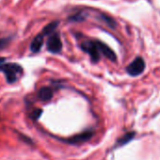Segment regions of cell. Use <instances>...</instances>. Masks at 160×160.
<instances>
[{"label": "cell", "instance_id": "obj_1", "mask_svg": "<svg viewBox=\"0 0 160 160\" xmlns=\"http://www.w3.org/2000/svg\"><path fill=\"white\" fill-rule=\"evenodd\" d=\"M0 72H4L6 76V80L9 84H12L17 81L19 76L23 72V68L16 63H8L0 64Z\"/></svg>", "mask_w": 160, "mask_h": 160}, {"label": "cell", "instance_id": "obj_2", "mask_svg": "<svg viewBox=\"0 0 160 160\" xmlns=\"http://www.w3.org/2000/svg\"><path fill=\"white\" fill-rule=\"evenodd\" d=\"M82 49L87 52L93 62H97L100 59V50L97 46L96 41H86L81 44Z\"/></svg>", "mask_w": 160, "mask_h": 160}, {"label": "cell", "instance_id": "obj_3", "mask_svg": "<svg viewBox=\"0 0 160 160\" xmlns=\"http://www.w3.org/2000/svg\"><path fill=\"white\" fill-rule=\"evenodd\" d=\"M145 69V62L144 59L140 57L135 58L126 68V72L131 76H138L143 72Z\"/></svg>", "mask_w": 160, "mask_h": 160}, {"label": "cell", "instance_id": "obj_4", "mask_svg": "<svg viewBox=\"0 0 160 160\" xmlns=\"http://www.w3.org/2000/svg\"><path fill=\"white\" fill-rule=\"evenodd\" d=\"M46 47L49 52L53 54H58L62 49V42L59 38V35L56 33L50 36V38L47 40Z\"/></svg>", "mask_w": 160, "mask_h": 160}, {"label": "cell", "instance_id": "obj_5", "mask_svg": "<svg viewBox=\"0 0 160 160\" xmlns=\"http://www.w3.org/2000/svg\"><path fill=\"white\" fill-rule=\"evenodd\" d=\"M96 43H97V46H98L101 54H103L105 57H107L111 61H116L117 60L116 54L111 48H109L107 44H105L104 42H102L100 41H96Z\"/></svg>", "mask_w": 160, "mask_h": 160}, {"label": "cell", "instance_id": "obj_6", "mask_svg": "<svg viewBox=\"0 0 160 160\" xmlns=\"http://www.w3.org/2000/svg\"><path fill=\"white\" fill-rule=\"evenodd\" d=\"M42 44H43V35L42 34H39L37 35L32 42L30 43V50L32 53H38L41 51L42 47Z\"/></svg>", "mask_w": 160, "mask_h": 160}, {"label": "cell", "instance_id": "obj_7", "mask_svg": "<svg viewBox=\"0 0 160 160\" xmlns=\"http://www.w3.org/2000/svg\"><path fill=\"white\" fill-rule=\"evenodd\" d=\"M38 97L42 101H49L53 97V91L49 87H42L38 92Z\"/></svg>", "mask_w": 160, "mask_h": 160}, {"label": "cell", "instance_id": "obj_8", "mask_svg": "<svg viewBox=\"0 0 160 160\" xmlns=\"http://www.w3.org/2000/svg\"><path fill=\"white\" fill-rule=\"evenodd\" d=\"M58 21H56V22H52V23H50V24H48L46 27H44L43 28V29H42V35L43 36H45V35H49V34H51V33H53L55 30H56V28H58Z\"/></svg>", "mask_w": 160, "mask_h": 160}, {"label": "cell", "instance_id": "obj_9", "mask_svg": "<svg viewBox=\"0 0 160 160\" xmlns=\"http://www.w3.org/2000/svg\"><path fill=\"white\" fill-rule=\"evenodd\" d=\"M92 132H85V133H83V134H81V135H79V136H76V137H74V138H72L70 141L71 142H79V141H84V140H87V139H89L91 137H92Z\"/></svg>", "mask_w": 160, "mask_h": 160}, {"label": "cell", "instance_id": "obj_10", "mask_svg": "<svg viewBox=\"0 0 160 160\" xmlns=\"http://www.w3.org/2000/svg\"><path fill=\"white\" fill-rule=\"evenodd\" d=\"M42 109H35L32 113H31V115H30V117L33 119V120H37V119H39L40 118V116L42 115Z\"/></svg>", "mask_w": 160, "mask_h": 160}, {"label": "cell", "instance_id": "obj_11", "mask_svg": "<svg viewBox=\"0 0 160 160\" xmlns=\"http://www.w3.org/2000/svg\"><path fill=\"white\" fill-rule=\"evenodd\" d=\"M70 20L78 22V21H82V20H84V17H83V15H82V13H81V12H79V13H77V14H75V15L72 16Z\"/></svg>", "mask_w": 160, "mask_h": 160}, {"label": "cell", "instance_id": "obj_12", "mask_svg": "<svg viewBox=\"0 0 160 160\" xmlns=\"http://www.w3.org/2000/svg\"><path fill=\"white\" fill-rule=\"evenodd\" d=\"M9 42H10V40L8 38H6V39H0V49L5 48L8 45Z\"/></svg>", "mask_w": 160, "mask_h": 160}, {"label": "cell", "instance_id": "obj_13", "mask_svg": "<svg viewBox=\"0 0 160 160\" xmlns=\"http://www.w3.org/2000/svg\"><path fill=\"white\" fill-rule=\"evenodd\" d=\"M5 60H6V59H5L4 58H0V64H1V63H4Z\"/></svg>", "mask_w": 160, "mask_h": 160}]
</instances>
